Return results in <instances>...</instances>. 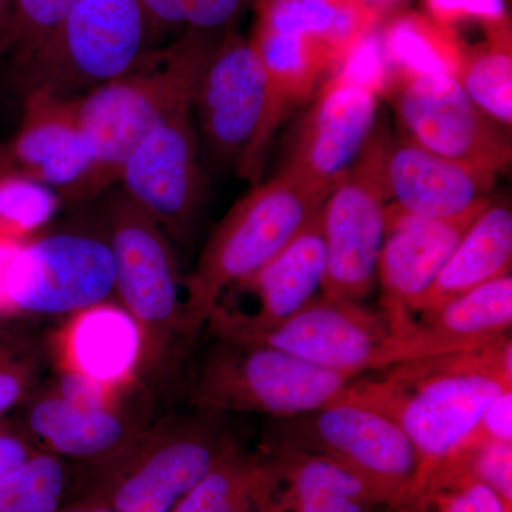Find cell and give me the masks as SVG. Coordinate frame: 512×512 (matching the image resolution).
I'll return each instance as SVG.
<instances>
[{
  "mask_svg": "<svg viewBox=\"0 0 512 512\" xmlns=\"http://www.w3.org/2000/svg\"><path fill=\"white\" fill-rule=\"evenodd\" d=\"M379 372L355 377L330 404L375 410L406 433L421 463L417 501L433 471L466 443L485 407L512 390V342L508 335L481 348L397 363Z\"/></svg>",
  "mask_w": 512,
  "mask_h": 512,
  "instance_id": "cell-1",
  "label": "cell"
},
{
  "mask_svg": "<svg viewBox=\"0 0 512 512\" xmlns=\"http://www.w3.org/2000/svg\"><path fill=\"white\" fill-rule=\"evenodd\" d=\"M107 242L116 268L114 292L143 336L140 383L187 379L205 322L192 311L165 232L123 190L111 195Z\"/></svg>",
  "mask_w": 512,
  "mask_h": 512,
  "instance_id": "cell-2",
  "label": "cell"
},
{
  "mask_svg": "<svg viewBox=\"0 0 512 512\" xmlns=\"http://www.w3.org/2000/svg\"><path fill=\"white\" fill-rule=\"evenodd\" d=\"M218 40V33H184L173 45L144 50L123 76L77 99L94 164L76 198L93 197L119 181L131 151L148 133L192 109L202 70Z\"/></svg>",
  "mask_w": 512,
  "mask_h": 512,
  "instance_id": "cell-3",
  "label": "cell"
},
{
  "mask_svg": "<svg viewBox=\"0 0 512 512\" xmlns=\"http://www.w3.org/2000/svg\"><path fill=\"white\" fill-rule=\"evenodd\" d=\"M227 413L195 407L150 421L116 457L96 467L94 503L119 512H173L237 443Z\"/></svg>",
  "mask_w": 512,
  "mask_h": 512,
  "instance_id": "cell-4",
  "label": "cell"
},
{
  "mask_svg": "<svg viewBox=\"0 0 512 512\" xmlns=\"http://www.w3.org/2000/svg\"><path fill=\"white\" fill-rule=\"evenodd\" d=\"M357 376L262 343L215 338L188 370L192 406L289 419L329 406Z\"/></svg>",
  "mask_w": 512,
  "mask_h": 512,
  "instance_id": "cell-5",
  "label": "cell"
},
{
  "mask_svg": "<svg viewBox=\"0 0 512 512\" xmlns=\"http://www.w3.org/2000/svg\"><path fill=\"white\" fill-rule=\"evenodd\" d=\"M326 198L279 171L229 210L202 249L194 274L185 281L192 311L205 325L221 296L279 254Z\"/></svg>",
  "mask_w": 512,
  "mask_h": 512,
  "instance_id": "cell-6",
  "label": "cell"
},
{
  "mask_svg": "<svg viewBox=\"0 0 512 512\" xmlns=\"http://www.w3.org/2000/svg\"><path fill=\"white\" fill-rule=\"evenodd\" d=\"M192 109L214 157L237 165L242 177L258 178L282 117L251 42L232 32L218 40L202 70Z\"/></svg>",
  "mask_w": 512,
  "mask_h": 512,
  "instance_id": "cell-7",
  "label": "cell"
},
{
  "mask_svg": "<svg viewBox=\"0 0 512 512\" xmlns=\"http://www.w3.org/2000/svg\"><path fill=\"white\" fill-rule=\"evenodd\" d=\"M279 420L272 436L335 461L376 490L390 510L402 511L416 501L419 454L383 414L355 404H330Z\"/></svg>",
  "mask_w": 512,
  "mask_h": 512,
  "instance_id": "cell-8",
  "label": "cell"
},
{
  "mask_svg": "<svg viewBox=\"0 0 512 512\" xmlns=\"http://www.w3.org/2000/svg\"><path fill=\"white\" fill-rule=\"evenodd\" d=\"M146 45V23L138 0H80L18 70L28 92L45 90L70 97L123 76Z\"/></svg>",
  "mask_w": 512,
  "mask_h": 512,
  "instance_id": "cell-9",
  "label": "cell"
},
{
  "mask_svg": "<svg viewBox=\"0 0 512 512\" xmlns=\"http://www.w3.org/2000/svg\"><path fill=\"white\" fill-rule=\"evenodd\" d=\"M389 138L373 131L360 156L322 207L326 272L320 295L359 302L375 282L390 202L386 180Z\"/></svg>",
  "mask_w": 512,
  "mask_h": 512,
  "instance_id": "cell-10",
  "label": "cell"
},
{
  "mask_svg": "<svg viewBox=\"0 0 512 512\" xmlns=\"http://www.w3.org/2000/svg\"><path fill=\"white\" fill-rule=\"evenodd\" d=\"M384 94L413 143L495 174L510 167V128L485 114L453 77H402Z\"/></svg>",
  "mask_w": 512,
  "mask_h": 512,
  "instance_id": "cell-11",
  "label": "cell"
},
{
  "mask_svg": "<svg viewBox=\"0 0 512 512\" xmlns=\"http://www.w3.org/2000/svg\"><path fill=\"white\" fill-rule=\"evenodd\" d=\"M114 284L107 239L62 232L23 242L8 293L13 316H62L107 301Z\"/></svg>",
  "mask_w": 512,
  "mask_h": 512,
  "instance_id": "cell-12",
  "label": "cell"
},
{
  "mask_svg": "<svg viewBox=\"0 0 512 512\" xmlns=\"http://www.w3.org/2000/svg\"><path fill=\"white\" fill-rule=\"evenodd\" d=\"M192 109L148 133L121 168L123 191L171 237L190 234L200 210L202 177Z\"/></svg>",
  "mask_w": 512,
  "mask_h": 512,
  "instance_id": "cell-13",
  "label": "cell"
},
{
  "mask_svg": "<svg viewBox=\"0 0 512 512\" xmlns=\"http://www.w3.org/2000/svg\"><path fill=\"white\" fill-rule=\"evenodd\" d=\"M377 99L369 87L329 77L296 130L281 173L328 197L372 136Z\"/></svg>",
  "mask_w": 512,
  "mask_h": 512,
  "instance_id": "cell-14",
  "label": "cell"
},
{
  "mask_svg": "<svg viewBox=\"0 0 512 512\" xmlns=\"http://www.w3.org/2000/svg\"><path fill=\"white\" fill-rule=\"evenodd\" d=\"M490 202H480L453 218L410 217L387 205L377 274L383 289L382 316L390 333L416 318L458 242Z\"/></svg>",
  "mask_w": 512,
  "mask_h": 512,
  "instance_id": "cell-15",
  "label": "cell"
},
{
  "mask_svg": "<svg viewBox=\"0 0 512 512\" xmlns=\"http://www.w3.org/2000/svg\"><path fill=\"white\" fill-rule=\"evenodd\" d=\"M325 272L320 208L268 264L220 298L245 296L251 305L234 313H214L208 318L207 328L215 338L227 339H244L272 328L318 298Z\"/></svg>",
  "mask_w": 512,
  "mask_h": 512,
  "instance_id": "cell-16",
  "label": "cell"
},
{
  "mask_svg": "<svg viewBox=\"0 0 512 512\" xmlns=\"http://www.w3.org/2000/svg\"><path fill=\"white\" fill-rule=\"evenodd\" d=\"M389 335L382 313L320 295L278 325L235 340L262 343L323 369L360 376L376 369Z\"/></svg>",
  "mask_w": 512,
  "mask_h": 512,
  "instance_id": "cell-17",
  "label": "cell"
},
{
  "mask_svg": "<svg viewBox=\"0 0 512 512\" xmlns=\"http://www.w3.org/2000/svg\"><path fill=\"white\" fill-rule=\"evenodd\" d=\"M511 326L512 276L505 275L420 313V318L390 333L375 370L481 348L510 335Z\"/></svg>",
  "mask_w": 512,
  "mask_h": 512,
  "instance_id": "cell-18",
  "label": "cell"
},
{
  "mask_svg": "<svg viewBox=\"0 0 512 512\" xmlns=\"http://www.w3.org/2000/svg\"><path fill=\"white\" fill-rule=\"evenodd\" d=\"M93 164L77 100L45 90L26 92L22 123L0 165L76 198Z\"/></svg>",
  "mask_w": 512,
  "mask_h": 512,
  "instance_id": "cell-19",
  "label": "cell"
},
{
  "mask_svg": "<svg viewBox=\"0 0 512 512\" xmlns=\"http://www.w3.org/2000/svg\"><path fill=\"white\" fill-rule=\"evenodd\" d=\"M497 175L437 156L406 136L387 146L389 204L410 217H457L490 200Z\"/></svg>",
  "mask_w": 512,
  "mask_h": 512,
  "instance_id": "cell-20",
  "label": "cell"
},
{
  "mask_svg": "<svg viewBox=\"0 0 512 512\" xmlns=\"http://www.w3.org/2000/svg\"><path fill=\"white\" fill-rule=\"evenodd\" d=\"M123 399L100 409H84L53 390L33 393L25 403L22 424L40 450L99 466L130 446L150 424L143 412Z\"/></svg>",
  "mask_w": 512,
  "mask_h": 512,
  "instance_id": "cell-21",
  "label": "cell"
},
{
  "mask_svg": "<svg viewBox=\"0 0 512 512\" xmlns=\"http://www.w3.org/2000/svg\"><path fill=\"white\" fill-rule=\"evenodd\" d=\"M55 350L57 366L116 392L141 384L143 336L120 303L104 301L70 315L57 335Z\"/></svg>",
  "mask_w": 512,
  "mask_h": 512,
  "instance_id": "cell-22",
  "label": "cell"
},
{
  "mask_svg": "<svg viewBox=\"0 0 512 512\" xmlns=\"http://www.w3.org/2000/svg\"><path fill=\"white\" fill-rule=\"evenodd\" d=\"M264 456L275 476L279 512H377L387 507L362 478L328 457L272 434Z\"/></svg>",
  "mask_w": 512,
  "mask_h": 512,
  "instance_id": "cell-23",
  "label": "cell"
},
{
  "mask_svg": "<svg viewBox=\"0 0 512 512\" xmlns=\"http://www.w3.org/2000/svg\"><path fill=\"white\" fill-rule=\"evenodd\" d=\"M512 212L508 204H488L467 229L424 298L419 312L511 275Z\"/></svg>",
  "mask_w": 512,
  "mask_h": 512,
  "instance_id": "cell-24",
  "label": "cell"
},
{
  "mask_svg": "<svg viewBox=\"0 0 512 512\" xmlns=\"http://www.w3.org/2000/svg\"><path fill=\"white\" fill-rule=\"evenodd\" d=\"M173 512H279L264 453H249L237 441Z\"/></svg>",
  "mask_w": 512,
  "mask_h": 512,
  "instance_id": "cell-25",
  "label": "cell"
},
{
  "mask_svg": "<svg viewBox=\"0 0 512 512\" xmlns=\"http://www.w3.org/2000/svg\"><path fill=\"white\" fill-rule=\"evenodd\" d=\"M256 8V28L318 39L336 64L377 20L375 8L360 0H259Z\"/></svg>",
  "mask_w": 512,
  "mask_h": 512,
  "instance_id": "cell-26",
  "label": "cell"
},
{
  "mask_svg": "<svg viewBox=\"0 0 512 512\" xmlns=\"http://www.w3.org/2000/svg\"><path fill=\"white\" fill-rule=\"evenodd\" d=\"M251 43L264 63L282 119L322 87L336 66L333 53L313 37L256 28Z\"/></svg>",
  "mask_w": 512,
  "mask_h": 512,
  "instance_id": "cell-27",
  "label": "cell"
},
{
  "mask_svg": "<svg viewBox=\"0 0 512 512\" xmlns=\"http://www.w3.org/2000/svg\"><path fill=\"white\" fill-rule=\"evenodd\" d=\"M380 40L389 66V84L414 76L457 79L466 56L467 47L454 30L419 13H404L392 20Z\"/></svg>",
  "mask_w": 512,
  "mask_h": 512,
  "instance_id": "cell-28",
  "label": "cell"
},
{
  "mask_svg": "<svg viewBox=\"0 0 512 512\" xmlns=\"http://www.w3.org/2000/svg\"><path fill=\"white\" fill-rule=\"evenodd\" d=\"M484 45L466 49L457 82L485 114L510 128L512 123L511 30L487 35Z\"/></svg>",
  "mask_w": 512,
  "mask_h": 512,
  "instance_id": "cell-29",
  "label": "cell"
},
{
  "mask_svg": "<svg viewBox=\"0 0 512 512\" xmlns=\"http://www.w3.org/2000/svg\"><path fill=\"white\" fill-rule=\"evenodd\" d=\"M69 483L66 460L37 451L0 477V512H59Z\"/></svg>",
  "mask_w": 512,
  "mask_h": 512,
  "instance_id": "cell-30",
  "label": "cell"
},
{
  "mask_svg": "<svg viewBox=\"0 0 512 512\" xmlns=\"http://www.w3.org/2000/svg\"><path fill=\"white\" fill-rule=\"evenodd\" d=\"M146 23L147 43L184 30L221 33L229 30L252 0H138Z\"/></svg>",
  "mask_w": 512,
  "mask_h": 512,
  "instance_id": "cell-31",
  "label": "cell"
},
{
  "mask_svg": "<svg viewBox=\"0 0 512 512\" xmlns=\"http://www.w3.org/2000/svg\"><path fill=\"white\" fill-rule=\"evenodd\" d=\"M59 208L53 188L0 165V237L28 241Z\"/></svg>",
  "mask_w": 512,
  "mask_h": 512,
  "instance_id": "cell-32",
  "label": "cell"
},
{
  "mask_svg": "<svg viewBox=\"0 0 512 512\" xmlns=\"http://www.w3.org/2000/svg\"><path fill=\"white\" fill-rule=\"evenodd\" d=\"M419 501L436 512H511V505L458 461L443 464L431 474Z\"/></svg>",
  "mask_w": 512,
  "mask_h": 512,
  "instance_id": "cell-33",
  "label": "cell"
},
{
  "mask_svg": "<svg viewBox=\"0 0 512 512\" xmlns=\"http://www.w3.org/2000/svg\"><path fill=\"white\" fill-rule=\"evenodd\" d=\"M80 0H18L8 55L16 67L45 45Z\"/></svg>",
  "mask_w": 512,
  "mask_h": 512,
  "instance_id": "cell-34",
  "label": "cell"
},
{
  "mask_svg": "<svg viewBox=\"0 0 512 512\" xmlns=\"http://www.w3.org/2000/svg\"><path fill=\"white\" fill-rule=\"evenodd\" d=\"M329 77L369 87L382 96L386 93L390 77L382 40L372 32L360 37L342 56Z\"/></svg>",
  "mask_w": 512,
  "mask_h": 512,
  "instance_id": "cell-35",
  "label": "cell"
},
{
  "mask_svg": "<svg viewBox=\"0 0 512 512\" xmlns=\"http://www.w3.org/2000/svg\"><path fill=\"white\" fill-rule=\"evenodd\" d=\"M36 380L37 360L29 349L10 340L0 345V419L28 402Z\"/></svg>",
  "mask_w": 512,
  "mask_h": 512,
  "instance_id": "cell-36",
  "label": "cell"
},
{
  "mask_svg": "<svg viewBox=\"0 0 512 512\" xmlns=\"http://www.w3.org/2000/svg\"><path fill=\"white\" fill-rule=\"evenodd\" d=\"M427 16L453 30L463 22H477L487 35L510 29L505 0H423Z\"/></svg>",
  "mask_w": 512,
  "mask_h": 512,
  "instance_id": "cell-37",
  "label": "cell"
},
{
  "mask_svg": "<svg viewBox=\"0 0 512 512\" xmlns=\"http://www.w3.org/2000/svg\"><path fill=\"white\" fill-rule=\"evenodd\" d=\"M450 460L460 461L477 480L512 505V443L490 441L458 453Z\"/></svg>",
  "mask_w": 512,
  "mask_h": 512,
  "instance_id": "cell-38",
  "label": "cell"
},
{
  "mask_svg": "<svg viewBox=\"0 0 512 512\" xmlns=\"http://www.w3.org/2000/svg\"><path fill=\"white\" fill-rule=\"evenodd\" d=\"M53 392L59 394L66 402L74 404L84 409H100V407L111 406V404L120 402L124 396L133 390V387L124 392H116L103 384L94 382L89 377L73 372V370H57L55 386Z\"/></svg>",
  "mask_w": 512,
  "mask_h": 512,
  "instance_id": "cell-39",
  "label": "cell"
},
{
  "mask_svg": "<svg viewBox=\"0 0 512 512\" xmlns=\"http://www.w3.org/2000/svg\"><path fill=\"white\" fill-rule=\"evenodd\" d=\"M490 441L512 443V390L498 394L493 402L485 407L477 426L471 431L458 453H464Z\"/></svg>",
  "mask_w": 512,
  "mask_h": 512,
  "instance_id": "cell-40",
  "label": "cell"
},
{
  "mask_svg": "<svg viewBox=\"0 0 512 512\" xmlns=\"http://www.w3.org/2000/svg\"><path fill=\"white\" fill-rule=\"evenodd\" d=\"M40 451L22 421L0 419V477L22 466Z\"/></svg>",
  "mask_w": 512,
  "mask_h": 512,
  "instance_id": "cell-41",
  "label": "cell"
},
{
  "mask_svg": "<svg viewBox=\"0 0 512 512\" xmlns=\"http://www.w3.org/2000/svg\"><path fill=\"white\" fill-rule=\"evenodd\" d=\"M25 241L8 237H0V318L13 316L9 301V281L13 265L18 258L20 248Z\"/></svg>",
  "mask_w": 512,
  "mask_h": 512,
  "instance_id": "cell-42",
  "label": "cell"
},
{
  "mask_svg": "<svg viewBox=\"0 0 512 512\" xmlns=\"http://www.w3.org/2000/svg\"><path fill=\"white\" fill-rule=\"evenodd\" d=\"M16 2L18 0H0V57L8 55L15 22Z\"/></svg>",
  "mask_w": 512,
  "mask_h": 512,
  "instance_id": "cell-43",
  "label": "cell"
},
{
  "mask_svg": "<svg viewBox=\"0 0 512 512\" xmlns=\"http://www.w3.org/2000/svg\"><path fill=\"white\" fill-rule=\"evenodd\" d=\"M59 512H119L106 504L92 503L80 505V507L69 508V510H60Z\"/></svg>",
  "mask_w": 512,
  "mask_h": 512,
  "instance_id": "cell-44",
  "label": "cell"
},
{
  "mask_svg": "<svg viewBox=\"0 0 512 512\" xmlns=\"http://www.w3.org/2000/svg\"><path fill=\"white\" fill-rule=\"evenodd\" d=\"M399 512H429V508H427V504L423 503V501H417V503L407 505L406 508Z\"/></svg>",
  "mask_w": 512,
  "mask_h": 512,
  "instance_id": "cell-45",
  "label": "cell"
},
{
  "mask_svg": "<svg viewBox=\"0 0 512 512\" xmlns=\"http://www.w3.org/2000/svg\"><path fill=\"white\" fill-rule=\"evenodd\" d=\"M360 2L365 3V5L370 6V8H375V6H383L387 5V3H393L394 0H360Z\"/></svg>",
  "mask_w": 512,
  "mask_h": 512,
  "instance_id": "cell-46",
  "label": "cell"
},
{
  "mask_svg": "<svg viewBox=\"0 0 512 512\" xmlns=\"http://www.w3.org/2000/svg\"><path fill=\"white\" fill-rule=\"evenodd\" d=\"M2 319V318H0ZM9 342L8 338H6L5 333L2 332V325H0V345L3 343Z\"/></svg>",
  "mask_w": 512,
  "mask_h": 512,
  "instance_id": "cell-47",
  "label": "cell"
}]
</instances>
